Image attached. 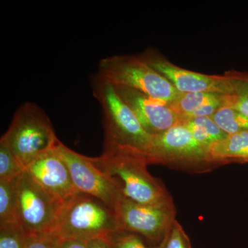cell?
Masks as SVG:
<instances>
[{
	"instance_id": "8",
	"label": "cell",
	"mask_w": 248,
	"mask_h": 248,
	"mask_svg": "<svg viewBox=\"0 0 248 248\" xmlns=\"http://www.w3.org/2000/svg\"><path fill=\"white\" fill-rule=\"evenodd\" d=\"M55 149L68 166L78 190L99 199L115 210L124 197L115 178L98 168L92 157L73 151L60 141Z\"/></svg>"
},
{
	"instance_id": "25",
	"label": "cell",
	"mask_w": 248,
	"mask_h": 248,
	"mask_svg": "<svg viewBox=\"0 0 248 248\" xmlns=\"http://www.w3.org/2000/svg\"><path fill=\"white\" fill-rule=\"evenodd\" d=\"M89 248H112L107 240L102 239L89 240Z\"/></svg>"
},
{
	"instance_id": "24",
	"label": "cell",
	"mask_w": 248,
	"mask_h": 248,
	"mask_svg": "<svg viewBox=\"0 0 248 248\" xmlns=\"http://www.w3.org/2000/svg\"><path fill=\"white\" fill-rule=\"evenodd\" d=\"M59 248H89V240L81 239H60Z\"/></svg>"
},
{
	"instance_id": "4",
	"label": "cell",
	"mask_w": 248,
	"mask_h": 248,
	"mask_svg": "<svg viewBox=\"0 0 248 248\" xmlns=\"http://www.w3.org/2000/svg\"><path fill=\"white\" fill-rule=\"evenodd\" d=\"M121 229L115 210L99 199L79 192L62 203L53 234L61 239H107Z\"/></svg>"
},
{
	"instance_id": "11",
	"label": "cell",
	"mask_w": 248,
	"mask_h": 248,
	"mask_svg": "<svg viewBox=\"0 0 248 248\" xmlns=\"http://www.w3.org/2000/svg\"><path fill=\"white\" fill-rule=\"evenodd\" d=\"M24 171L59 203H64L80 192L55 148L34 160Z\"/></svg>"
},
{
	"instance_id": "2",
	"label": "cell",
	"mask_w": 248,
	"mask_h": 248,
	"mask_svg": "<svg viewBox=\"0 0 248 248\" xmlns=\"http://www.w3.org/2000/svg\"><path fill=\"white\" fill-rule=\"evenodd\" d=\"M91 86L104 115V146L128 148L144 155L153 136L143 128L115 86L97 73L93 76Z\"/></svg>"
},
{
	"instance_id": "15",
	"label": "cell",
	"mask_w": 248,
	"mask_h": 248,
	"mask_svg": "<svg viewBox=\"0 0 248 248\" xmlns=\"http://www.w3.org/2000/svg\"><path fill=\"white\" fill-rule=\"evenodd\" d=\"M180 123L190 130L196 141L209 148L215 142L224 140L228 136L214 122L211 117L187 119Z\"/></svg>"
},
{
	"instance_id": "17",
	"label": "cell",
	"mask_w": 248,
	"mask_h": 248,
	"mask_svg": "<svg viewBox=\"0 0 248 248\" xmlns=\"http://www.w3.org/2000/svg\"><path fill=\"white\" fill-rule=\"evenodd\" d=\"M19 221L17 196L14 181L0 180V224Z\"/></svg>"
},
{
	"instance_id": "9",
	"label": "cell",
	"mask_w": 248,
	"mask_h": 248,
	"mask_svg": "<svg viewBox=\"0 0 248 248\" xmlns=\"http://www.w3.org/2000/svg\"><path fill=\"white\" fill-rule=\"evenodd\" d=\"M115 210L122 231L143 235L153 241L164 239L176 220L172 200L143 204L123 197Z\"/></svg>"
},
{
	"instance_id": "1",
	"label": "cell",
	"mask_w": 248,
	"mask_h": 248,
	"mask_svg": "<svg viewBox=\"0 0 248 248\" xmlns=\"http://www.w3.org/2000/svg\"><path fill=\"white\" fill-rule=\"evenodd\" d=\"M92 159L98 168L115 178L125 198L143 204L172 200L164 186L148 172L149 164L139 152L104 146L102 155Z\"/></svg>"
},
{
	"instance_id": "6",
	"label": "cell",
	"mask_w": 248,
	"mask_h": 248,
	"mask_svg": "<svg viewBox=\"0 0 248 248\" xmlns=\"http://www.w3.org/2000/svg\"><path fill=\"white\" fill-rule=\"evenodd\" d=\"M17 218L29 234H54L62 204L50 195L26 171L15 179Z\"/></svg>"
},
{
	"instance_id": "21",
	"label": "cell",
	"mask_w": 248,
	"mask_h": 248,
	"mask_svg": "<svg viewBox=\"0 0 248 248\" xmlns=\"http://www.w3.org/2000/svg\"><path fill=\"white\" fill-rule=\"evenodd\" d=\"M106 240L112 248H164L163 241L157 247H147L138 236L126 231L116 232Z\"/></svg>"
},
{
	"instance_id": "19",
	"label": "cell",
	"mask_w": 248,
	"mask_h": 248,
	"mask_svg": "<svg viewBox=\"0 0 248 248\" xmlns=\"http://www.w3.org/2000/svg\"><path fill=\"white\" fill-rule=\"evenodd\" d=\"M29 236L19 221L0 224V248H27Z\"/></svg>"
},
{
	"instance_id": "14",
	"label": "cell",
	"mask_w": 248,
	"mask_h": 248,
	"mask_svg": "<svg viewBox=\"0 0 248 248\" xmlns=\"http://www.w3.org/2000/svg\"><path fill=\"white\" fill-rule=\"evenodd\" d=\"M228 95L230 94L217 93H179L176 99L170 103V105L177 112L182 122L187 119L193 118L203 108L213 103L223 100Z\"/></svg>"
},
{
	"instance_id": "22",
	"label": "cell",
	"mask_w": 248,
	"mask_h": 248,
	"mask_svg": "<svg viewBox=\"0 0 248 248\" xmlns=\"http://www.w3.org/2000/svg\"><path fill=\"white\" fill-rule=\"evenodd\" d=\"M162 241L164 248H192L188 236L177 220L174 221Z\"/></svg>"
},
{
	"instance_id": "20",
	"label": "cell",
	"mask_w": 248,
	"mask_h": 248,
	"mask_svg": "<svg viewBox=\"0 0 248 248\" xmlns=\"http://www.w3.org/2000/svg\"><path fill=\"white\" fill-rule=\"evenodd\" d=\"M24 170L7 146L0 141V180L14 181Z\"/></svg>"
},
{
	"instance_id": "10",
	"label": "cell",
	"mask_w": 248,
	"mask_h": 248,
	"mask_svg": "<svg viewBox=\"0 0 248 248\" xmlns=\"http://www.w3.org/2000/svg\"><path fill=\"white\" fill-rule=\"evenodd\" d=\"M140 58L164 77L179 93L208 92L232 94L231 78L226 72L223 76L202 74L176 66L157 50L146 49Z\"/></svg>"
},
{
	"instance_id": "18",
	"label": "cell",
	"mask_w": 248,
	"mask_h": 248,
	"mask_svg": "<svg viewBox=\"0 0 248 248\" xmlns=\"http://www.w3.org/2000/svg\"><path fill=\"white\" fill-rule=\"evenodd\" d=\"M232 86L231 107L248 117V72L227 71Z\"/></svg>"
},
{
	"instance_id": "7",
	"label": "cell",
	"mask_w": 248,
	"mask_h": 248,
	"mask_svg": "<svg viewBox=\"0 0 248 248\" xmlns=\"http://www.w3.org/2000/svg\"><path fill=\"white\" fill-rule=\"evenodd\" d=\"M143 156L148 164L190 167L212 164L209 148L196 141L190 130L181 123L153 136L151 146Z\"/></svg>"
},
{
	"instance_id": "23",
	"label": "cell",
	"mask_w": 248,
	"mask_h": 248,
	"mask_svg": "<svg viewBox=\"0 0 248 248\" xmlns=\"http://www.w3.org/2000/svg\"><path fill=\"white\" fill-rule=\"evenodd\" d=\"M59 242L53 234H29L27 248H59Z\"/></svg>"
},
{
	"instance_id": "3",
	"label": "cell",
	"mask_w": 248,
	"mask_h": 248,
	"mask_svg": "<svg viewBox=\"0 0 248 248\" xmlns=\"http://www.w3.org/2000/svg\"><path fill=\"white\" fill-rule=\"evenodd\" d=\"M0 141L7 146L24 170L34 160L53 150L60 140L43 109L27 102L18 108Z\"/></svg>"
},
{
	"instance_id": "5",
	"label": "cell",
	"mask_w": 248,
	"mask_h": 248,
	"mask_svg": "<svg viewBox=\"0 0 248 248\" xmlns=\"http://www.w3.org/2000/svg\"><path fill=\"white\" fill-rule=\"evenodd\" d=\"M97 74L115 86L129 88L170 103L179 94L173 85L140 55H112L103 58Z\"/></svg>"
},
{
	"instance_id": "12",
	"label": "cell",
	"mask_w": 248,
	"mask_h": 248,
	"mask_svg": "<svg viewBox=\"0 0 248 248\" xmlns=\"http://www.w3.org/2000/svg\"><path fill=\"white\" fill-rule=\"evenodd\" d=\"M114 86L136 115L143 128L152 136L164 133L180 123V117L170 103L129 88Z\"/></svg>"
},
{
	"instance_id": "16",
	"label": "cell",
	"mask_w": 248,
	"mask_h": 248,
	"mask_svg": "<svg viewBox=\"0 0 248 248\" xmlns=\"http://www.w3.org/2000/svg\"><path fill=\"white\" fill-rule=\"evenodd\" d=\"M211 118L228 135L248 130V117L231 107L221 108Z\"/></svg>"
},
{
	"instance_id": "13",
	"label": "cell",
	"mask_w": 248,
	"mask_h": 248,
	"mask_svg": "<svg viewBox=\"0 0 248 248\" xmlns=\"http://www.w3.org/2000/svg\"><path fill=\"white\" fill-rule=\"evenodd\" d=\"M212 164H248V130L228 135L209 148Z\"/></svg>"
}]
</instances>
